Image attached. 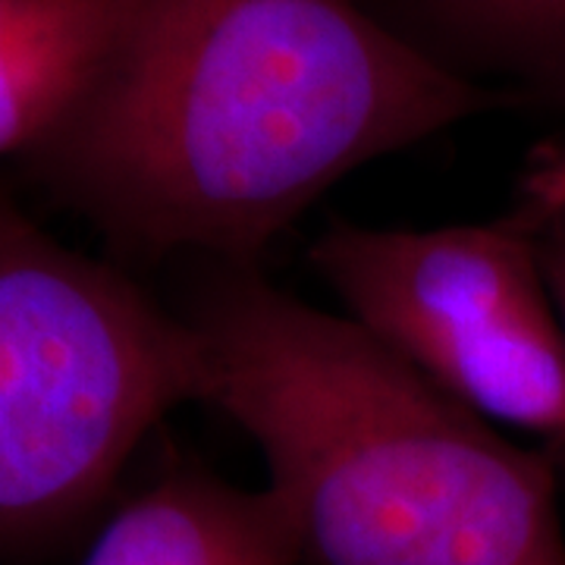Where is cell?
<instances>
[{
    "label": "cell",
    "mask_w": 565,
    "mask_h": 565,
    "mask_svg": "<svg viewBox=\"0 0 565 565\" xmlns=\"http://www.w3.org/2000/svg\"><path fill=\"white\" fill-rule=\"evenodd\" d=\"M478 66L565 92V0H415Z\"/></svg>",
    "instance_id": "52a82bcc"
},
{
    "label": "cell",
    "mask_w": 565,
    "mask_h": 565,
    "mask_svg": "<svg viewBox=\"0 0 565 565\" xmlns=\"http://www.w3.org/2000/svg\"><path fill=\"white\" fill-rule=\"evenodd\" d=\"M525 230L534 236L537 258H541L546 286H550V296H553L556 311H559L565 327V211L546 217V221L527 223Z\"/></svg>",
    "instance_id": "9c48e42d"
},
{
    "label": "cell",
    "mask_w": 565,
    "mask_h": 565,
    "mask_svg": "<svg viewBox=\"0 0 565 565\" xmlns=\"http://www.w3.org/2000/svg\"><path fill=\"white\" fill-rule=\"evenodd\" d=\"M565 211V139L537 163L522 182V202L515 207L512 221L537 223Z\"/></svg>",
    "instance_id": "ba28073f"
},
{
    "label": "cell",
    "mask_w": 565,
    "mask_h": 565,
    "mask_svg": "<svg viewBox=\"0 0 565 565\" xmlns=\"http://www.w3.org/2000/svg\"><path fill=\"white\" fill-rule=\"evenodd\" d=\"M204 405L258 444L308 565H565L556 475L345 315L221 264Z\"/></svg>",
    "instance_id": "7a4b0ae2"
},
{
    "label": "cell",
    "mask_w": 565,
    "mask_h": 565,
    "mask_svg": "<svg viewBox=\"0 0 565 565\" xmlns=\"http://www.w3.org/2000/svg\"><path fill=\"white\" fill-rule=\"evenodd\" d=\"M490 102L349 0H136L35 154L120 243L255 264L345 173Z\"/></svg>",
    "instance_id": "6da1fadb"
},
{
    "label": "cell",
    "mask_w": 565,
    "mask_h": 565,
    "mask_svg": "<svg viewBox=\"0 0 565 565\" xmlns=\"http://www.w3.org/2000/svg\"><path fill=\"white\" fill-rule=\"evenodd\" d=\"M136 0H0V158L39 151L88 95Z\"/></svg>",
    "instance_id": "8992f818"
},
{
    "label": "cell",
    "mask_w": 565,
    "mask_h": 565,
    "mask_svg": "<svg viewBox=\"0 0 565 565\" xmlns=\"http://www.w3.org/2000/svg\"><path fill=\"white\" fill-rule=\"evenodd\" d=\"M82 565H302V550L270 487L182 468L122 505Z\"/></svg>",
    "instance_id": "5b68a950"
},
{
    "label": "cell",
    "mask_w": 565,
    "mask_h": 565,
    "mask_svg": "<svg viewBox=\"0 0 565 565\" xmlns=\"http://www.w3.org/2000/svg\"><path fill=\"white\" fill-rule=\"evenodd\" d=\"M311 264L345 318L446 396L565 446V327L522 223H337Z\"/></svg>",
    "instance_id": "277c9868"
},
{
    "label": "cell",
    "mask_w": 565,
    "mask_h": 565,
    "mask_svg": "<svg viewBox=\"0 0 565 565\" xmlns=\"http://www.w3.org/2000/svg\"><path fill=\"white\" fill-rule=\"evenodd\" d=\"M202 399L192 323L0 202V546L73 525L170 408Z\"/></svg>",
    "instance_id": "3957f363"
}]
</instances>
